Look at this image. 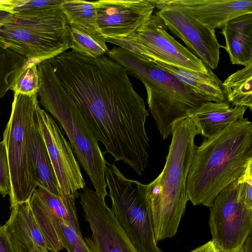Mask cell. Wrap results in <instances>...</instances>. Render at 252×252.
Wrapping results in <instances>:
<instances>
[{
    "label": "cell",
    "mask_w": 252,
    "mask_h": 252,
    "mask_svg": "<svg viewBox=\"0 0 252 252\" xmlns=\"http://www.w3.org/2000/svg\"><path fill=\"white\" fill-rule=\"evenodd\" d=\"M11 210L4 225L15 252H32L35 245L48 250L29 201L16 204Z\"/></svg>",
    "instance_id": "obj_16"
},
{
    "label": "cell",
    "mask_w": 252,
    "mask_h": 252,
    "mask_svg": "<svg viewBox=\"0 0 252 252\" xmlns=\"http://www.w3.org/2000/svg\"><path fill=\"white\" fill-rule=\"evenodd\" d=\"M237 181L224 187L210 208L209 226L218 252H241L252 233V209L238 199Z\"/></svg>",
    "instance_id": "obj_10"
},
{
    "label": "cell",
    "mask_w": 252,
    "mask_h": 252,
    "mask_svg": "<svg viewBox=\"0 0 252 252\" xmlns=\"http://www.w3.org/2000/svg\"><path fill=\"white\" fill-rule=\"evenodd\" d=\"M58 231L63 248L68 252H91L84 241L80 228L60 223Z\"/></svg>",
    "instance_id": "obj_28"
},
{
    "label": "cell",
    "mask_w": 252,
    "mask_h": 252,
    "mask_svg": "<svg viewBox=\"0 0 252 252\" xmlns=\"http://www.w3.org/2000/svg\"><path fill=\"white\" fill-rule=\"evenodd\" d=\"M155 14L133 34L125 38H104L106 42L127 49L140 58L158 61L185 69L206 73L208 67L167 31Z\"/></svg>",
    "instance_id": "obj_9"
},
{
    "label": "cell",
    "mask_w": 252,
    "mask_h": 252,
    "mask_svg": "<svg viewBox=\"0 0 252 252\" xmlns=\"http://www.w3.org/2000/svg\"><path fill=\"white\" fill-rule=\"evenodd\" d=\"M237 181L238 200L247 208L252 209V162Z\"/></svg>",
    "instance_id": "obj_29"
},
{
    "label": "cell",
    "mask_w": 252,
    "mask_h": 252,
    "mask_svg": "<svg viewBox=\"0 0 252 252\" xmlns=\"http://www.w3.org/2000/svg\"><path fill=\"white\" fill-rule=\"evenodd\" d=\"M225 101L232 106L252 108V63L228 76L221 83Z\"/></svg>",
    "instance_id": "obj_22"
},
{
    "label": "cell",
    "mask_w": 252,
    "mask_h": 252,
    "mask_svg": "<svg viewBox=\"0 0 252 252\" xmlns=\"http://www.w3.org/2000/svg\"><path fill=\"white\" fill-rule=\"evenodd\" d=\"M0 252H15L4 225H0Z\"/></svg>",
    "instance_id": "obj_32"
},
{
    "label": "cell",
    "mask_w": 252,
    "mask_h": 252,
    "mask_svg": "<svg viewBox=\"0 0 252 252\" xmlns=\"http://www.w3.org/2000/svg\"><path fill=\"white\" fill-rule=\"evenodd\" d=\"M158 9L155 13L167 30L211 69L219 65L220 48L215 30L203 25L172 0H151Z\"/></svg>",
    "instance_id": "obj_11"
},
{
    "label": "cell",
    "mask_w": 252,
    "mask_h": 252,
    "mask_svg": "<svg viewBox=\"0 0 252 252\" xmlns=\"http://www.w3.org/2000/svg\"><path fill=\"white\" fill-rule=\"evenodd\" d=\"M34 191L58 224H65L80 228L75 206L76 197L54 194L40 185Z\"/></svg>",
    "instance_id": "obj_21"
},
{
    "label": "cell",
    "mask_w": 252,
    "mask_h": 252,
    "mask_svg": "<svg viewBox=\"0 0 252 252\" xmlns=\"http://www.w3.org/2000/svg\"><path fill=\"white\" fill-rule=\"evenodd\" d=\"M221 29L223 48L231 64L246 66L252 63V13L230 20Z\"/></svg>",
    "instance_id": "obj_17"
},
{
    "label": "cell",
    "mask_w": 252,
    "mask_h": 252,
    "mask_svg": "<svg viewBox=\"0 0 252 252\" xmlns=\"http://www.w3.org/2000/svg\"><path fill=\"white\" fill-rule=\"evenodd\" d=\"M37 94L14 93L9 120L3 134L11 182L10 209L29 201L39 185L30 150V136L38 104Z\"/></svg>",
    "instance_id": "obj_7"
},
{
    "label": "cell",
    "mask_w": 252,
    "mask_h": 252,
    "mask_svg": "<svg viewBox=\"0 0 252 252\" xmlns=\"http://www.w3.org/2000/svg\"><path fill=\"white\" fill-rule=\"evenodd\" d=\"M37 67L40 103L64 130L78 163L89 176L95 192L105 200L108 195L105 180L107 162L95 134L49 61H43Z\"/></svg>",
    "instance_id": "obj_4"
},
{
    "label": "cell",
    "mask_w": 252,
    "mask_h": 252,
    "mask_svg": "<svg viewBox=\"0 0 252 252\" xmlns=\"http://www.w3.org/2000/svg\"><path fill=\"white\" fill-rule=\"evenodd\" d=\"M27 59L0 44V99L10 90Z\"/></svg>",
    "instance_id": "obj_26"
},
{
    "label": "cell",
    "mask_w": 252,
    "mask_h": 252,
    "mask_svg": "<svg viewBox=\"0 0 252 252\" xmlns=\"http://www.w3.org/2000/svg\"><path fill=\"white\" fill-rule=\"evenodd\" d=\"M241 252H252V233L248 236L246 240Z\"/></svg>",
    "instance_id": "obj_35"
},
{
    "label": "cell",
    "mask_w": 252,
    "mask_h": 252,
    "mask_svg": "<svg viewBox=\"0 0 252 252\" xmlns=\"http://www.w3.org/2000/svg\"><path fill=\"white\" fill-rule=\"evenodd\" d=\"M0 44L38 64L69 48V26L61 7L13 13L0 27Z\"/></svg>",
    "instance_id": "obj_6"
},
{
    "label": "cell",
    "mask_w": 252,
    "mask_h": 252,
    "mask_svg": "<svg viewBox=\"0 0 252 252\" xmlns=\"http://www.w3.org/2000/svg\"><path fill=\"white\" fill-rule=\"evenodd\" d=\"M96 1V23L104 38H125L134 33L153 14L151 0Z\"/></svg>",
    "instance_id": "obj_14"
},
{
    "label": "cell",
    "mask_w": 252,
    "mask_h": 252,
    "mask_svg": "<svg viewBox=\"0 0 252 252\" xmlns=\"http://www.w3.org/2000/svg\"><path fill=\"white\" fill-rule=\"evenodd\" d=\"M64 0H20L13 13L39 11L60 7Z\"/></svg>",
    "instance_id": "obj_31"
},
{
    "label": "cell",
    "mask_w": 252,
    "mask_h": 252,
    "mask_svg": "<svg viewBox=\"0 0 252 252\" xmlns=\"http://www.w3.org/2000/svg\"><path fill=\"white\" fill-rule=\"evenodd\" d=\"M69 26V48L82 56L96 58L108 50L104 37L74 26Z\"/></svg>",
    "instance_id": "obj_25"
},
{
    "label": "cell",
    "mask_w": 252,
    "mask_h": 252,
    "mask_svg": "<svg viewBox=\"0 0 252 252\" xmlns=\"http://www.w3.org/2000/svg\"><path fill=\"white\" fill-rule=\"evenodd\" d=\"M200 130L192 115L174 124L164 168L152 182L136 181L138 191L153 227L156 241L173 237L184 214L188 198L186 183Z\"/></svg>",
    "instance_id": "obj_2"
},
{
    "label": "cell",
    "mask_w": 252,
    "mask_h": 252,
    "mask_svg": "<svg viewBox=\"0 0 252 252\" xmlns=\"http://www.w3.org/2000/svg\"><path fill=\"white\" fill-rule=\"evenodd\" d=\"M106 166L111 209L122 229L139 252H163L155 240L136 181L126 178L115 164L107 162Z\"/></svg>",
    "instance_id": "obj_8"
},
{
    "label": "cell",
    "mask_w": 252,
    "mask_h": 252,
    "mask_svg": "<svg viewBox=\"0 0 252 252\" xmlns=\"http://www.w3.org/2000/svg\"><path fill=\"white\" fill-rule=\"evenodd\" d=\"M115 61L144 84L150 112L163 139L171 135L175 123L207 102L170 73L128 50H120Z\"/></svg>",
    "instance_id": "obj_5"
},
{
    "label": "cell",
    "mask_w": 252,
    "mask_h": 252,
    "mask_svg": "<svg viewBox=\"0 0 252 252\" xmlns=\"http://www.w3.org/2000/svg\"><path fill=\"white\" fill-rule=\"evenodd\" d=\"M251 162L252 124L244 118L196 147L187 180L188 200L210 208L219 192Z\"/></svg>",
    "instance_id": "obj_3"
},
{
    "label": "cell",
    "mask_w": 252,
    "mask_h": 252,
    "mask_svg": "<svg viewBox=\"0 0 252 252\" xmlns=\"http://www.w3.org/2000/svg\"><path fill=\"white\" fill-rule=\"evenodd\" d=\"M203 25L215 30L230 20L252 13V0H172Z\"/></svg>",
    "instance_id": "obj_15"
},
{
    "label": "cell",
    "mask_w": 252,
    "mask_h": 252,
    "mask_svg": "<svg viewBox=\"0 0 252 252\" xmlns=\"http://www.w3.org/2000/svg\"><path fill=\"white\" fill-rule=\"evenodd\" d=\"M13 13L11 12L0 10V27L10 20L13 17Z\"/></svg>",
    "instance_id": "obj_34"
},
{
    "label": "cell",
    "mask_w": 252,
    "mask_h": 252,
    "mask_svg": "<svg viewBox=\"0 0 252 252\" xmlns=\"http://www.w3.org/2000/svg\"><path fill=\"white\" fill-rule=\"evenodd\" d=\"M189 252H218V251L211 240Z\"/></svg>",
    "instance_id": "obj_33"
},
{
    "label": "cell",
    "mask_w": 252,
    "mask_h": 252,
    "mask_svg": "<svg viewBox=\"0 0 252 252\" xmlns=\"http://www.w3.org/2000/svg\"><path fill=\"white\" fill-rule=\"evenodd\" d=\"M0 194L3 197L11 194V182L9 166L5 146L0 142Z\"/></svg>",
    "instance_id": "obj_30"
},
{
    "label": "cell",
    "mask_w": 252,
    "mask_h": 252,
    "mask_svg": "<svg viewBox=\"0 0 252 252\" xmlns=\"http://www.w3.org/2000/svg\"><path fill=\"white\" fill-rule=\"evenodd\" d=\"M34 120L44 141L60 195L79 196L86 187L79 164L69 142L54 119L38 104Z\"/></svg>",
    "instance_id": "obj_12"
},
{
    "label": "cell",
    "mask_w": 252,
    "mask_h": 252,
    "mask_svg": "<svg viewBox=\"0 0 252 252\" xmlns=\"http://www.w3.org/2000/svg\"><path fill=\"white\" fill-rule=\"evenodd\" d=\"M91 235L84 238L91 252H139L122 229L112 210L95 191L85 187L79 192Z\"/></svg>",
    "instance_id": "obj_13"
},
{
    "label": "cell",
    "mask_w": 252,
    "mask_h": 252,
    "mask_svg": "<svg viewBox=\"0 0 252 252\" xmlns=\"http://www.w3.org/2000/svg\"><path fill=\"white\" fill-rule=\"evenodd\" d=\"M86 117L98 141L132 169L149 159V112L126 70L109 57L65 52L48 60Z\"/></svg>",
    "instance_id": "obj_1"
},
{
    "label": "cell",
    "mask_w": 252,
    "mask_h": 252,
    "mask_svg": "<svg viewBox=\"0 0 252 252\" xmlns=\"http://www.w3.org/2000/svg\"><path fill=\"white\" fill-rule=\"evenodd\" d=\"M61 9L69 26H76L99 34L96 23L95 1L64 0Z\"/></svg>",
    "instance_id": "obj_24"
},
{
    "label": "cell",
    "mask_w": 252,
    "mask_h": 252,
    "mask_svg": "<svg viewBox=\"0 0 252 252\" xmlns=\"http://www.w3.org/2000/svg\"><path fill=\"white\" fill-rule=\"evenodd\" d=\"M29 202L48 251L59 252L63 249L58 231L59 225L48 212L35 191Z\"/></svg>",
    "instance_id": "obj_23"
},
{
    "label": "cell",
    "mask_w": 252,
    "mask_h": 252,
    "mask_svg": "<svg viewBox=\"0 0 252 252\" xmlns=\"http://www.w3.org/2000/svg\"><path fill=\"white\" fill-rule=\"evenodd\" d=\"M153 63L172 74L206 101L220 102L225 101L222 82L210 67H208L207 73H203L158 61Z\"/></svg>",
    "instance_id": "obj_19"
},
{
    "label": "cell",
    "mask_w": 252,
    "mask_h": 252,
    "mask_svg": "<svg viewBox=\"0 0 252 252\" xmlns=\"http://www.w3.org/2000/svg\"><path fill=\"white\" fill-rule=\"evenodd\" d=\"M247 107L232 106L226 101L203 103L192 115L206 139L219 134L233 122L244 118Z\"/></svg>",
    "instance_id": "obj_18"
},
{
    "label": "cell",
    "mask_w": 252,
    "mask_h": 252,
    "mask_svg": "<svg viewBox=\"0 0 252 252\" xmlns=\"http://www.w3.org/2000/svg\"><path fill=\"white\" fill-rule=\"evenodd\" d=\"M30 141L31 154L39 185L51 193L61 195L46 146L35 120Z\"/></svg>",
    "instance_id": "obj_20"
},
{
    "label": "cell",
    "mask_w": 252,
    "mask_h": 252,
    "mask_svg": "<svg viewBox=\"0 0 252 252\" xmlns=\"http://www.w3.org/2000/svg\"><path fill=\"white\" fill-rule=\"evenodd\" d=\"M37 64L27 60L25 64L16 75L10 90L14 93L25 95L37 94L39 87V73Z\"/></svg>",
    "instance_id": "obj_27"
}]
</instances>
